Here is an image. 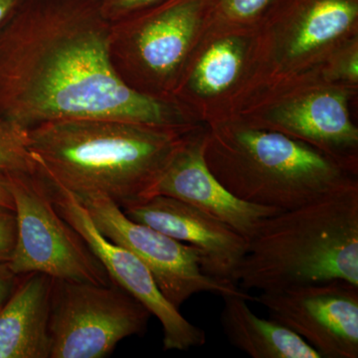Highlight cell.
I'll return each mask as SVG.
<instances>
[{"instance_id":"cb8c5ba5","label":"cell","mask_w":358,"mask_h":358,"mask_svg":"<svg viewBox=\"0 0 358 358\" xmlns=\"http://www.w3.org/2000/svg\"><path fill=\"white\" fill-rule=\"evenodd\" d=\"M0 205L14 210L13 196H11L10 192H9L6 180L2 176H0Z\"/></svg>"},{"instance_id":"8992f818","label":"cell","mask_w":358,"mask_h":358,"mask_svg":"<svg viewBox=\"0 0 358 358\" xmlns=\"http://www.w3.org/2000/svg\"><path fill=\"white\" fill-rule=\"evenodd\" d=\"M206 21L207 0H162L110 22L115 73L141 95L171 101Z\"/></svg>"},{"instance_id":"4fadbf2b","label":"cell","mask_w":358,"mask_h":358,"mask_svg":"<svg viewBox=\"0 0 358 358\" xmlns=\"http://www.w3.org/2000/svg\"><path fill=\"white\" fill-rule=\"evenodd\" d=\"M254 301L320 357H358V286L336 280L261 292Z\"/></svg>"},{"instance_id":"d6986e66","label":"cell","mask_w":358,"mask_h":358,"mask_svg":"<svg viewBox=\"0 0 358 358\" xmlns=\"http://www.w3.org/2000/svg\"><path fill=\"white\" fill-rule=\"evenodd\" d=\"M38 169L29 148L28 129L0 119V176L32 174Z\"/></svg>"},{"instance_id":"9c48e42d","label":"cell","mask_w":358,"mask_h":358,"mask_svg":"<svg viewBox=\"0 0 358 358\" xmlns=\"http://www.w3.org/2000/svg\"><path fill=\"white\" fill-rule=\"evenodd\" d=\"M150 313L115 284L53 279L50 358H105L129 336L147 331Z\"/></svg>"},{"instance_id":"6da1fadb","label":"cell","mask_w":358,"mask_h":358,"mask_svg":"<svg viewBox=\"0 0 358 358\" xmlns=\"http://www.w3.org/2000/svg\"><path fill=\"white\" fill-rule=\"evenodd\" d=\"M110 30L98 0H23L0 29V119L26 129L91 117L196 124L176 103L120 79Z\"/></svg>"},{"instance_id":"52a82bcc","label":"cell","mask_w":358,"mask_h":358,"mask_svg":"<svg viewBox=\"0 0 358 358\" xmlns=\"http://www.w3.org/2000/svg\"><path fill=\"white\" fill-rule=\"evenodd\" d=\"M357 94L313 74L264 92L230 117L303 141L358 173V129L350 113Z\"/></svg>"},{"instance_id":"30bf717a","label":"cell","mask_w":358,"mask_h":358,"mask_svg":"<svg viewBox=\"0 0 358 358\" xmlns=\"http://www.w3.org/2000/svg\"><path fill=\"white\" fill-rule=\"evenodd\" d=\"M96 229L113 243L129 250L147 266L166 300L180 308L194 294L225 296L242 291L237 285L205 274L196 250L129 219L119 205L100 194L76 195Z\"/></svg>"},{"instance_id":"7a4b0ae2","label":"cell","mask_w":358,"mask_h":358,"mask_svg":"<svg viewBox=\"0 0 358 358\" xmlns=\"http://www.w3.org/2000/svg\"><path fill=\"white\" fill-rule=\"evenodd\" d=\"M201 126L91 117L45 122L28 136L39 166L59 185L76 195H103L124 209L152 199L167 164Z\"/></svg>"},{"instance_id":"5b68a950","label":"cell","mask_w":358,"mask_h":358,"mask_svg":"<svg viewBox=\"0 0 358 358\" xmlns=\"http://www.w3.org/2000/svg\"><path fill=\"white\" fill-rule=\"evenodd\" d=\"M357 39L358 0H275L256 28L246 79L227 117L268 90L322 74Z\"/></svg>"},{"instance_id":"ba28073f","label":"cell","mask_w":358,"mask_h":358,"mask_svg":"<svg viewBox=\"0 0 358 358\" xmlns=\"http://www.w3.org/2000/svg\"><path fill=\"white\" fill-rule=\"evenodd\" d=\"M2 176L17 220V239L8 262L16 275L42 273L66 281L112 284L83 238L58 213L41 166L35 173Z\"/></svg>"},{"instance_id":"9a60e30c","label":"cell","mask_w":358,"mask_h":358,"mask_svg":"<svg viewBox=\"0 0 358 358\" xmlns=\"http://www.w3.org/2000/svg\"><path fill=\"white\" fill-rule=\"evenodd\" d=\"M203 145L204 124L178 148L155 185L152 197L164 195L192 205L249 240L264 219L282 210L249 203L228 192L207 166Z\"/></svg>"},{"instance_id":"e0dca14e","label":"cell","mask_w":358,"mask_h":358,"mask_svg":"<svg viewBox=\"0 0 358 358\" xmlns=\"http://www.w3.org/2000/svg\"><path fill=\"white\" fill-rule=\"evenodd\" d=\"M220 322L231 345L252 358H322L300 336L277 320L258 317L249 292L222 296Z\"/></svg>"},{"instance_id":"5bb4252c","label":"cell","mask_w":358,"mask_h":358,"mask_svg":"<svg viewBox=\"0 0 358 358\" xmlns=\"http://www.w3.org/2000/svg\"><path fill=\"white\" fill-rule=\"evenodd\" d=\"M122 210L131 220L193 247L205 274L236 285L235 275L246 254L248 239L228 224L164 195H155Z\"/></svg>"},{"instance_id":"ac0fdd59","label":"cell","mask_w":358,"mask_h":358,"mask_svg":"<svg viewBox=\"0 0 358 358\" xmlns=\"http://www.w3.org/2000/svg\"><path fill=\"white\" fill-rule=\"evenodd\" d=\"M275 0H207L206 25L254 29Z\"/></svg>"},{"instance_id":"277c9868","label":"cell","mask_w":358,"mask_h":358,"mask_svg":"<svg viewBox=\"0 0 358 358\" xmlns=\"http://www.w3.org/2000/svg\"><path fill=\"white\" fill-rule=\"evenodd\" d=\"M203 155L238 199L279 210L358 183V173L317 148L238 117L204 124Z\"/></svg>"},{"instance_id":"7402d4cb","label":"cell","mask_w":358,"mask_h":358,"mask_svg":"<svg viewBox=\"0 0 358 358\" xmlns=\"http://www.w3.org/2000/svg\"><path fill=\"white\" fill-rule=\"evenodd\" d=\"M20 279V275L11 270L8 262H0V310L13 293Z\"/></svg>"},{"instance_id":"7c38bea8","label":"cell","mask_w":358,"mask_h":358,"mask_svg":"<svg viewBox=\"0 0 358 358\" xmlns=\"http://www.w3.org/2000/svg\"><path fill=\"white\" fill-rule=\"evenodd\" d=\"M255 30L206 25L171 95L199 124L224 119L243 86Z\"/></svg>"},{"instance_id":"44dd1931","label":"cell","mask_w":358,"mask_h":358,"mask_svg":"<svg viewBox=\"0 0 358 358\" xmlns=\"http://www.w3.org/2000/svg\"><path fill=\"white\" fill-rule=\"evenodd\" d=\"M159 1L162 0H98L103 15L110 22L122 20L129 14Z\"/></svg>"},{"instance_id":"3957f363","label":"cell","mask_w":358,"mask_h":358,"mask_svg":"<svg viewBox=\"0 0 358 358\" xmlns=\"http://www.w3.org/2000/svg\"><path fill=\"white\" fill-rule=\"evenodd\" d=\"M336 280L358 286V183L264 219L235 275L245 292Z\"/></svg>"},{"instance_id":"ffe728a7","label":"cell","mask_w":358,"mask_h":358,"mask_svg":"<svg viewBox=\"0 0 358 358\" xmlns=\"http://www.w3.org/2000/svg\"><path fill=\"white\" fill-rule=\"evenodd\" d=\"M17 239L15 211L0 205V262H9Z\"/></svg>"},{"instance_id":"2e32d148","label":"cell","mask_w":358,"mask_h":358,"mask_svg":"<svg viewBox=\"0 0 358 358\" xmlns=\"http://www.w3.org/2000/svg\"><path fill=\"white\" fill-rule=\"evenodd\" d=\"M53 278L20 275L0 310V358H50L49 315Z\"/></svg>"},{"instance_id":"8fae6325","label":"cell","mask_w":358,"mask_h":358,"mask_svg":"<svg viewBox=\"0 0 358 358\" xmlns=\"http://www.w3.org/2000/svg\"><path fill=\"white\" fill-rule=\"evenodd\" d=\"M45 176L58 213L83 238L110 282L128 292L159 320L164 331V350L185 352L203 346L206 343L203 329L186 320L166 300L147 266L129 250L103 237L74 193L59 185L46 171Z\"/></svg>"},{"instance_id":"603a6c76","label":"cell","mask_w":358,"mask_h":358,"mask_svg":"<svg viewBox=\"0 0 358 358\" xmlns=\"http://www.w3.org/2000/svg\"><path fill=\"white\" fill-rule=\"evenodd\" d=\"M23 0H0V29L13 17Z\"/></svg>"}]
</instances>
